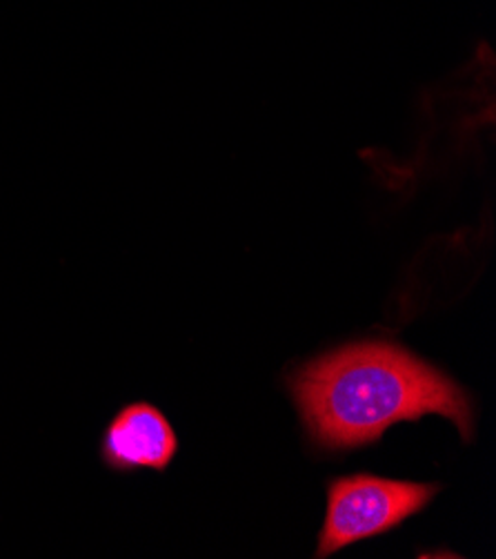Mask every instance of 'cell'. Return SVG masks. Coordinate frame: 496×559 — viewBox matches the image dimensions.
I'll list each match as a JSON object with an SVG mask.
<instances>
[{"label":"cell","instance_id":"6da1fadb","mask_svg":"<svg viewBox=\"0 0 496 559\" xmlns=\"http://www.w3.org/2000/svg\"><path fill=\"white\" fill-rule=\"evenodd\" d=\"M310 439L327 451L374 443L397 421L423 415L450 419L463 441L474 435L465 390L397 344H352L327 353L290 377Z\"/></svg>","mask_w":496,"mask_h":559},{"label":"cell","instance_id":"7a4b0ae2","mask_svg":"<svg viewBox=\"0 0 496 559\" xmlns=\"http://www.w3.org/2000/svg\"><path fill=\"white\" fill-rule=\"evenodd\" d=\"M438 490V484L383 479L374 475L335 479L327 488V511L316 557H329L350 544L401 526L421 513Z\"/></svg>","mask_w":496,"mask_h":559},{"label":"cell","instance_id":"3957f363","mask_svg":"<svg viewBox=\"0 0 496 559\" xmlns=\"http://www.w3.org/2000/svg\"><path fill=\"white\" fill-rule=\"evenodd\" d=\"M177 451L179 439L172 424L145 402L125 406L109 421L100 443L102 462L119 473L141 468L162 473L172 464Z\"/></svg>","mask_w":496,"mask_h":559}]
</instances>
